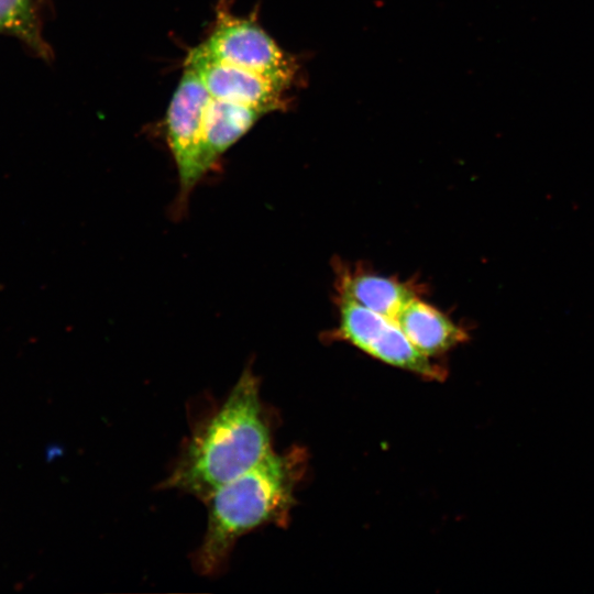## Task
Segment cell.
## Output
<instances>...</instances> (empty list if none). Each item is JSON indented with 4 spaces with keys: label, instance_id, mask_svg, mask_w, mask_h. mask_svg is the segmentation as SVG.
<instances>
[{
    "label": "cell",
    "instance_id": "cell-1",
    "mask_svg": "<svg viewBox=\"0 0 594 594\" xmlns=\"http://www.w3.org/2000/svg\"><path fill=\"white\" fill-rule=\"evenodd\" d=\"M271 452V422L260 382L246 366L226 399L191 427L160 486L204 502Z\"/></svg>",
    "mask_w": 594,
    "mask_h": 594
},
{
    "label": "cell",
    "instance_id": "cell-2",
    "mask_svg": "<svg viewBox=\"0 0 594 594\" xmlns=\"http://www.w3.org/2000/svg\"><path fill=\"white\" fill-rule=\"evenodd\" d=\"M300 462L297 451H273L204 501L207 527L190 557L197 573L213 576L223 572L241 537L265 525L286 524L295 504Z\"/></svg>",
    "mask_w": 594,
    "mask_h": 594
},
{
    "label": "cell",
    "instance_id": "cell-3",
    "mask_svg": "<svg viewBox=\"0 0 594 594\" xmlns=\"http://www.w3.org/2000/svg\"><path fill=\"white\" fill-rule=\"evenodd\" d=\"M207 90L188 64L170 99L165 133L179 182L175 210L180 215L193 190L207 174L202 156V128Z\"/></svg>",
    "mask_w": 594,
    "mask_h": 594
},
{
    "label": "cell",
    "instance_id": "cell-4",
    "mask_svg": "<svg viewBox=\"0 0 594 594\" xmlns=\"http://www.w3.org/2000/svg\"><path fill=\"white\" fill-rule=\"evenodd\" d=\"M338 337L366 354L426 378L440 380L443 371L419 352L395 319L339 299Z\"/></svg>",
    "mask_w": 594,
    "mask_h": 594
},
{
    "label": "cell",
    "instance_id": "cell-5",
    "mask_svg": "<svg viewBox=\"0 0 594 594\" xmlns=\"http://www.w3.org/2000/svg\"><path fill=\"white\" fill-rule=\"evenodd\" d=\"M185 64L199 75L210 99L250 108L265 116L285 109L292 85L253 68L219 58L200 44L190 50Z\"/></svg>",
    "mask_w": 594,
    "mask_h": 594
},
{
    "label": "cell",
    "instance_id": "cell-6",
    "mask_svg": "<svg viewBox=\"0 0 594 594\" xmlns=\"http://www.w3.org/2000/svg\"><path fill=\"white\" fill-rule=\"evenodd\" d=\"M200 45L224 61L253 68L294 85L297 64L254 21L220 12L215 29Z\"/></svg>",
    "mask_w": 594,
    "mask_h": 594
},
{
    "label": "cell",
    "instance_id": "cell-7",
    "mask_svg": "<svg viewBox=\"0 0 594 594\" xmlns=\"http://www.w3.org/2000/svg\"><path fill=\"white\" fill-rule=\"evenodd\" d=\"M413 345L431 358L469 340L466 331L417 296L395 318Z\"/></svg>",
    "mask_w": 594,
    "mask_h": 594
},
{
    "label": "cell",
    "instance_id": "cell-8",
    "mask_svg": "<svg viewBox=\"0 0 594 594\" xmlns=\"http://www.w3.org/2000/svg\"><path fill=\"white\" fill-rule=\"evenodd\" d=\"M337 289L339 299L353 301L393 319L417 296L407 283L364 271L339 272Z\"/></svg>",
    "mask_w": 594,
    "mask_h": 594
},
{
    "label": "cell",
    "instance_id": "cell-9",
    "mask_svg": "<svg viewBox=\"0 0 594 594\" xmlns=\"http://www.w3.org/2000/svg\"><path fill=\"white\" fill-rule=\"evenodd\" d=\"M0 31L20 36L36 48L42 47L30 0H0Z\"/></svg>",
    "mask_w": 594,
    "mask_h": 594
}]
</instances>
